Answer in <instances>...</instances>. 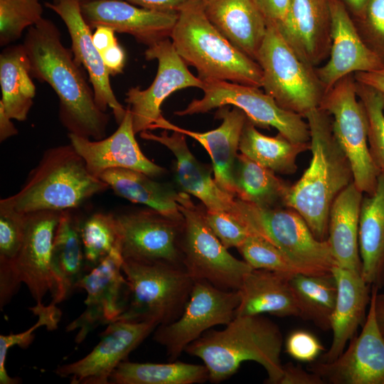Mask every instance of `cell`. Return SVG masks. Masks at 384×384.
<instances>
[{
  "label": "cell",
  "mask_w": 384,
  "mask_h": 384,
  "mask_svg": "<svg viewBox=\"0 0 384 384\" xmlns=\"http://www.w3.org/2000/svg\"><path fill=\"white\" fill-rule=\"evenodd\" d=\"M331 272L336 279L337 294L331 318L332 341L328 351L320 359L324 362L336 359L356 335L358 327L363 326L371 292V286L360 272L338 265Z\"/></svg>",
  "instance_id": "cell-26"
},
{
  "label": "cell",
  "mask_w": 384,
  "mask_h": 384,
  "mask_svg": "<svg viewBox=\"0 0 384 384\" xmlns=\"http://www.w3.org/2000/svg\"><path fill=\"white\" fill-rule=\"evenodd\" d=\"M361 275L370 286H378L384 270V173H380L372 194H364L359 220Z\"/></svg>",
  "instance_id": "cell-32"
},
{
  "label": "cell",
  "mask_w": 384,
  "mask_h": 384,
  "mask_svg": "<svg viewBox=\"0 0 384 384\" xmlns=\"http://www.w3.org/2000/svg\"><path fill=\"white\" fill-rule=\"evenodd\" d=\"M142 139L158 142L176 157V180L183 192L199 199L206 210L230 211L235 197L224 191L212 177L211 169L200 162L190 151L186 135L178 131L159 134L144 131Z\"/></svg>",
  "instance_id": "cell-25"
},
{
  "label": "cell",
  "mask_w": 384,
  "mask_h": 384,
  "mask_svg": "<svg viewBox=\"0 0 384 384\" xmlns=\"http://www.w3.org/2000/svg\"><path fill=\"white\" fill-rule=\"evenodd\" d=\"M379 287L371 286L366 320L358 336L334 361H316L309 370L331 384H384V337L375 312V298Z\"/></svg>",
  "instance_id": "cell-14"
},
{
  "label": "cell",
  "mask_w": 384,
  "mask_h": 384,
  "mask_svg": "<svg viewBox=\"0 0 384 384\" xmlns=\"http://www.w3.org/2000/svg\"><path fill=\"white\" fill-rule=\"evenodd\" d=\"M0 85V103L8 116L18 121L26 120L33 105L36 86L23 43L9 46L1 53Z\"/></svg>",
  "instance_id": "cell-33"
},
{
  "label": "cell",
  "mask_w": 384,
  "mask_h": 384,
  "mask_svg": "<svg viewBox=\"0 0 384 384\" xmlns=\"http://www.w3.org/2000/svg\"><path fill=\"white\" fill-rule=\"evenodd\" d=\"M208 380L205 365L169 361L168 363L124 361L112 373V384H194Z\"/></svg>",
  "instance_id": "cell-36"
},
{
  "label": "cell",
  "mask_w": 384,
  "mask_h": 384,
  "mask_svg": "<svg viewBox=\"0 0 384 384\" xmlns=\"http://www.w3.org/2000/svg\"><path fill=\"white\" fill-rule=\"evenodd\" d=\"M58 0H53V2H57Z\"/></svg>",
  "instance_id": "cell-57"
},
{
  "label": "cell",
  "mask_w": 384,
  "mask_h": 384,
  "mask_svg": "<svg viewBox=\"0 0 384 384\" xmlns=\"http://www.w3.org/2000/svg\"><path fill=\"white\" fill-rule=\"evenodd\" d=\"M144 9L178 13L187 0H124Z\"/></svg>",
  "instance_id": "cell-50"
},
{
  "label": "cell",
  "mask_w": 384,
  "mask_h": 384,
  "mask_svg": "<svg viewBox=\"0 0 384 384\" xmlns=\"http://www.w3.org/2000/svg\"><path fill=\"white\" fill-rule=\"evenodd\" d=\"M26 214L0 206V307L7 304L20 284L16 260L23 242Z\"/></svg>",
  "instance_id": "cell-38"
},
{
  "label": "cell",
  "mask_w": 384,
  "mask_h": 384,
  "mask_svg": "<svg viewBox=\"0 0 384 384\" xmlns=\"http://www.w3.org/2000/svg\"><path fill=\"white\" fill-rule=\"evenodd\" d=\"M319 107L331 117L334 135L350 161L354 183L363 194H372L380 172L370 153L366 117L356 95L353 74L327 91Z\"/></svg>",
  "instance_id": "cell-11"
},
{
  "label": "cell",
  "mask_w": 384,
  "mask_h": 384,
  "mask_svg": "<svg viewBox=\"0 0 384 384\" xmlns=\"http://www.w3.org/2000/svg\"><path fill=\"white\" fill-rule=\"evenodd\" d=\"M238 250L252 269L290 275L301 273L276 246L256 234L251 233Z\"/></svg>",
  "instance_id": "cell-42"
},
{
  "label": "cell",
  "mask_w": 384,
  "mask_h": 384,
  "mask_svg": "<svg viewBox=\"0 0 384 384\" xmlns=\"http://www.w3.org/2000/svg\"><path fill=\"white\" fill-rule=\"evenodd\" d=\"M251 232L276 246L302 274H331L336 265L327 240L315 238L302 217L287 207L261 208L235 198L230 210Z\"/></svg>",
  "instance_id": "cell-6"
},
{
  "label": "cell",
  "mask_w": 384,
  "mask_h": 384,
  "mask_svg": "<svg viewBox=\"0 0 384 384\" xmlns=\"http://www.w3.org/2000/svg\"><path fill=\"white\" fill-rule=\"evenodd\" d=\"M6 114L3 105L0 103V142L18 134V130Z\"/></svg>",
  "instance_id": "cell-53"
},
{
  "label": "cell",
  "mask_w": 384,
  "mask_h": 384,
  "mask_svg": "<svg viewBox=\"0 0 384 384\" xmlns=\"http://www.w3.org/2000/svg\"><path fill=\"white\" fill-rule=\"evenodd\" d=\"M147 60H156V77L149 87H131L125 102L132 114L135 134L152 129L162 117L161 106L174 92L188 88L202 89L203 82L193 75L176 52L171 39L166 38L150 46L144 52Z\"/></svg>",
  "instance_id": "cell-13"
},
{
  "label": "cell",
  "mask_w": 384,
  "mask_h": 384,
  "mask_svg": "<svg viewBox=\"0 0 384 384\" xmlns=\"http://www.w3.org/2000/svg\"><path fill=\"white\" fill-rule=\"evenodd\" d=\"M344 5L348 6L352 11L354 18L361 17L366 8L368 0H342Z\"/></svg>",
  "instance_id": "cell-55"
},
{
  "label": "cell",
  "mask_w": 384,
  "mask_h": 384,
  "mask_svg": "<svg viewBox=\"0 0 384 384\" xmlns=\"http://www.w3.org/2000/svg\"><path fill=\"white\" fill-rule=\"evenodd\" d=\"M267 24L278 25L285 17L289 0H255Z\"/></svg>",
  "instance_id": "cell-48"
},
{
  "label": "cell",
  "mask_w": 384,
  "mask_h": 384,
  "mask_svg": "<svg viewBox=\"0 0 384 384\" xmlns=\"http://www.w3.org/2000/svg\"><path fill=\"white\" fill-rule=\"evenodd\" d=\"M293 275V274H292ZM290 274L252 269L244 277L235 316L269 314L277 316H299L290 285Z\"/></svg>",
  "instance_id": "cell-28"
},
{
  "label": "cell",
  "mask_w": 384,
  "mask_h": 384,
  "mask_svg": "<svg viewBox=\"0 0 384 384\" xmlns=\"http://www.w3.org/2000/svg\"><path fill=\"white\" fill-rule=\"evenodd\" d=\"M129 287L126 309L117 320L166 324L179 318L194 280L183 267L164 262L124 260Z\"/></svg>",
  "instance_id": "cell-7"
},
{
  "label": "cell",
  "mask_w": 384,
  "mask_h": 384,
  "mask_svg": "<svg viewBox=\"0 0 384 384\" xmlns=\"http://www.w3.org/2000/svg\"><path fill=\"white\" fill-rule=\"evenodd\" d=\"M108 185L88 171L73 145H60L44 151L21 188L2 198L0 206L20 213L63 211L77 208Z\"/></svg>",
  "instance_id": "cell-5"
},
{
  "label": "cell",
  "mask_w": 384,
  "mask_h": 384,
  "mask_svg": "<svg viewBox=\"0 0 384 384\" xmlns=\"http://www.w3.org/2000/svg\"><path fill=\"white\" fill-rule=\"evenodd\" d=\"M206 16L235 47L256 61L267 21L255 0H201Z\"/></svg>",
  "instance_id": "cell-27"
},
{
  "label": "cell",
  "mask_w": 384,
  "mask_h": 384,
  "mask_svg": "<svg viewBox=\"0 0 384 384\" xmlns=\"http://www.w3.org/2000/svg\"><path fill=\"white\" fill-rule=\"evenodd\" d=\"M62 211L38 210L27 213L23 242L16 260L21 282L28 287L36 304L42 303L46 293L56 291L51 268L53 239Z\"/></svg>",
  "instance_id": "cell-18"
},
{
  "label": "cell",
  "mask_w": 384,
  "mask_h": 384,
  "mask_svg": "<svg viewBox=\"0 0 384 384\" xmlns=\"http://www.w3.org/2000/svg\"><path fill=\"white\" fill-rule=\"evenodd\" d=\"M51 268L55 279L56 291L50 304L56 305L65 300L87 273L80 223L70 210L62 211L53 243Z\"/></svg>",
  "instance_id": "cell-30"
},
{
  "label": "cell",
  "mask_w": 384,
  "mask_h": 384,
  "mask_svg": "<svg viewBox=\"0 0 384 384\" xmlns=\"http://www.w3.org/2000/svg\"><path fill=\"white\" fill-rule=\"evenodd\" d=\"M124 260L164 262L183 266V224L151 208L115 215Z\"/></svg>",
  "instance_id": "cell-16"
},
{
  "label": "cell",
  "mask_w": 384,
  "mask_h": 384,
  "mask_svg": "<svg viewBox=\"0 0 384 384\" xmlns=\"http://www.w3.org/2000/svg\"><path fill=\"white\" fill-rule=\"evenodd\" d=\"M45 5L65 23L72 41L74 59L88 73L97 105L104 112L107 107L111 108L119 124L127 108L119 102L112 89L110 74L93 43L91 28L82 15L81 2L79 0H58L57 2H46Z\"/></svg>",
  "instance_id": "cell-22"
},
{
  "label": "cell",
  "mask_w": 384,
  "mask_h": 384,
  "mask_svg": "<svg viewBox=\"0 0 384 384\" xmlns=\"http://www.w3.org/2000/svg\"><path fill=\"white\" fill-rule=\"evenodd\" d=\"M267 25L256 58L262 73V87L280 107L304 117L320 106L325 90L316 68L297 56L274 25Z\"/></svg>",
  "instance_id": "cell-8"
},
{
  "label": "cell",
  "mask_w": 384,
  "mask_h": 384,
  "mask_svg": "<svg viewBox=\"0 0 384 384\" xmlns=\"http://www.w3.org/2000/svg\"><path fill=\"white\" fill-rule=\"evenodd\" d=\"M242 154H238L233 181L235 198L261 208L284 207L290 184Z\"/></svg>",
  "instance_id": "cell-34"
},
{
  "label": "cell",
  "mask_w": 384,
  "mask_h": 384,
  "mask_svg": "<svg viewBox=\"0 0 384 384\" xmlns=\"http://www.w3.org/2000/svg\"><path fill=\"white\" fill-rule=\"evenodd\" d=\"M81 12L91 28L110 27L147 47L170 38L178 18V13L150 10L124 0H85Z\"/></svg>",
  "instance_id": "cell-19"
},
{
  "label": "cell",
  "mask_w": 384,
  "mask_h": 384,
  "mask_svg": "<svg viewBox=\"0 0 384 384\" xmlns=\"http://www.w3.org/2000/svg\"><path fill=\"white\" fill-rule=\"evenodd\" d=\"M130 110L127 107L116 131L100 140L68 134L70 144L83 158L88 171L98 177L111 169H127L151 177L161 176L165 169L149 159L135 139Z\"/></svg>",
  "instance_id": "cell-20"
},
{
  "label": "cell",
  "mask_w": 384,
  "mask_h": 384,
  "mask_svg": "<svg viewBox=\"0 0 384 384\" xmlns=\"http://www.w3.org/2000/svg\"><path fill=\"white\" fill-rule=\"evenodd\" d=\"M317 374L306 370L299 365L287 363L283 365V374L279 384H324Z\"/></svg>",
  "instance_id": "cell-47"
},
{
  "label": "cell",
  "mask_w": 384,
  "mask_h": 384,
  "mask_svg": "<svg viewBox=\"0 0 384 384\" xmlns=\"http://www.w3.org/2000/svg\"><path fill=\"white\" fill-rule=\"evenodd\" d=\"M379 289H384V270L383 272V274L381 275V277H380V279L379 281V283H378V286Z\"/></svg>",
  "instance_id": "cell-56"
},
{
  "label": "cell",
  "mask_w": 384,
  "mask_h": 384,
  "mask_svg": "<svg viewBox=\"0 0 384 384\" xmlns=\"http://www.w3.org/2000/svg\"><path fill=\"white\" fill-rule=\"evenodd\" d=\"M79 1H80V2H82V1H85V0H79Z\"/></svg>",
  "instance_id": "cell-58"
},
{
  "label": "cell",
  "mask_w": 384,
  "mask_h": 384,
  "mask_svg": "<svg viewBox=\"0 0 384 384\" xmlns=\"http://www.w3.org/2000/svg\"><path fill=\"white\" fill-rule=\"evenodd\" d=\"M310 132L311 159L301 178L290 186L284 207L297 211L313 235L326 240L331 206L353 181L348 159L336 139L331 116L320 107L304 116Z\"/></svg>",
  "instance_id": "cell-2"
},
{
  "label": "cell",
  "mask_w": 384,
  "mask_h": 384,
  "mask_svg": "<svg viewBox=\"0 0 384 384\" xmlns=\"http://www.w3.org/2000/svg\"><path fill=\"white\" fill-rule=\"evenodd\" d=\"M40 0H0V45L16 41L43 18Z\"/></svg>",
  "instance_id": "cell-41"
},
{
  "label": "cell",
  "mask_w": 384,
  "mask_h": 384,
  "mask_svg": "<svg viewBox=\"0 0 384 384\" xmlns=\"http://www.w3.org/2000/svg\"><path fill=\"white\" fill-rule=\"evenodd\" d=\"M30 310L38 317V321L26 331L18 334L0 335V383L16 384L21 381L18 378L10 377L5 368V362L9 349L13 346L27 348L34 338L33 331L41 326H45L48 330H55L60 320L61 311L56 305L43 303L36 304Z\"/></svg>",
  "instance_id": "cell-43"
},
{
  "label": "cell",
  "mask_w": 384,
  "mask_h": 384,
  "mask_svg": "<svg viewBox=\"0 0 384 384\" xmlns=\"http://www.w3.org/2000/svg\"><path fill=\"white\" fill-rule=\"evenodd\" d=\"M123 261L117 247L79 282L78 289L87 292L86 309L66 327L67 331L78 329L76 343L82 342L98 326L117 320L126 309L129 287L122 271Z\"/></svg>",
  "instance_id": "cell-15"
},
{
  "label": "cell",
  "mask_w": 384,
  "mask_h": 384,
  "mask_svg": "<svg viewBox=\"0 0 384 384\" xmlns=\"http://www.w3.org/2000/svg\"><path fill=\"white\" fill-rule=\"evenodd\" d=\"M309 149V142H292L279 133L275 137L262 134L248 119L239 144L241 154L260 165L282 174L295 173L298 156Z\"/></svg>",
  "instance_id": "cell-35"
},
{
  "label": "cell",
  "mask_w": 384,
  "mask_h": 384,
  "mask_svg": "<svg viewBox=\"0 0 384 384\" xmlns=\"http://www.w3.org/2000/svg\"><path fill=\"white\" fill-rule=\"evenodd\" d=\"M183 224L180 248L184 269L193 280H206L224 290H238L252 268L233 257L206 222L204 210L189 194L178 193L177 199Z\"/></svg>",
  "instance_id": "cell-9"
},
{
  "label": "cell",
  "mask_w": 384,
  "mask_h": 384,
  "mask_svg": "<svg viewBox=\"0 0 384 384\" xmlns=\"http://www.w3.org/2000/svg\"><path fill=\"white\" fill-rule=\"evenodd\" d=\"M363 195L353 181L336 197L329 213L326 240L336 265L361 274L358 237Z\"/></svg>",
  "instance_id": "cell-29"
},
{
  "label": "cell",
  "mask_w": 384,
  "mask_h": 384,
  "mask_svg": "<svg viewBox=\"0 0 384 384\" xmlns=\"http://www.w3.org/2000/svg\"><path fill=\"white\" fill-rule=\"evenodd\" d=\"M282 346V334L274 322L262 315L240 316L223 330L206 331L185 351L203 361L210 383L229 378L242 362L252 361L265 370L267 383L279 384L283 374Z\"/></svg>",
  "instance_id": "cell-3"
},
{
  "label": "cell",
  "mask_w": 384,
  "mask_h": 384,
  "mask_svg": "<svg viewBox=\"0 0 384 384\" xmlns=\"http://www.w3.org/2000/svg\"><path fill=\"white\" fill-rule=\"evenodd\" d=\"M285 351L297 361L314 362L324 350L319 340L305 330L292 331L285 341Z\"/></svg>",
  "instance_id": "cell-46"
},
{
  "label": "cell",
  "mask_w": 384,
  "mask_h": 384,
  "mask_svg": "<svg viewBox=\"0 0 384 384\" xmlns=\"http://www.w3.org/2000/svg\"><path fill=\"white\" fill-rule=\"evenodd\" d=\"M375 318L382 335L384 337V291L377 292L375 298Z\"/></svg>",
  "instance_id": "cell-54"
},
{
  "label": "cell",
  "mask_w": 384,
  "mask_h": 384,
  "mask_svg": "<svg viewBox=\"0 0 384 384\" xmlns=\"http://www.w3.org/2000/svg\"><path fill=\"white\" fill-rule=\"evenodd\" d=\"M289 282L302 319L312 322L322 331L331 330L337 287L332 273L325 275L294 274Z\"/></svg>",
  "instance_id": "cell-37"
},
{
  "label": "cell",
  "mask_w": 384,
  "mask_h": 384,
  "mask_svg": "<svg viewBox=\"0 0 384 384\" xmlns=\"http://www.w3.org/2000/svg\"><path fill=\"white\" fill-rule=\"evenodd\" d=\"M275 26L307 65L316 68L328 59L331 45L330 0H289L284 18Z\"/></svg>",
  "instance_id": "cell-23"
},
{
  "label": "cell",
  "mask_w": 384,
  "mask_h": 384,
  "mask_svg": "<svg viewBox=\"0 0 384 384\" xmlns=\"http://www.w3.org/2000/svg\"><path fill=\"white\" fill-rule=\"evenodd\" d=\"M80 233L87 272L120 247L115 215L93 213L80 223Z\"/></svg>",
  "instance_id": "cell-39"
},
{
  "label": "cell",
  "mask_w": 384,
  "mask_h": 384,
  "mask_svg": "<svg viewBox=\"0 0 384 384\" xmlns=\"http://www.w3.org/2000/svg\"><path fill=\"white\" fill-rule=\"evenodd\" d=\"M356 91L366 117L372 159L379 172L384 173V93L357 81Z\"/></svg>",
  "instance_id": "cell-40"
},
{
  "label": "cell",
  "mask_w": 384,
  "mask_h": 384,
  "mask_svg": "<svg viewBox=\"0 0 384 384\" xmlns=\"http://www.w3.org/2000/svg\"><path fill=\"white\" fill-rule=\"evenodd\" d=\"M206 223L227 248H238L251 234L249 229L231 212L204 210Z\"/></svg>",
  "instance_id": "cell-45"
},
{
  "label": "cell",
  "mask_w": 384,
  "mask_h": 384,
  "mask_svg": "<svg viewBox=\"0 0 384 384\" xmlns=\"http://www.w3.org/2000/svg\"><path fill=\"white\" fill-rule=\"evenodd\" d=\"M203 96L176 111L178 116L206 113L214 108L232 105L240 109L255 126L273 127L295 143H309L310 132L304 117L280 107L275 100L254 86L221 80L203 81Z\"/></svg>",
  "instance_id": "cell-10"
},
{
  "label": "cell",
  "mask_w": 384,
  "mask_h": 384,
  "mask_svg": "<svg viewBox=\"0 0 384 384\" xmlns=\"http://www.w3.org/2000/svg\"><path fill=\"white\" fill-rule=\"evenodd\" d=\"M107 325L91 352L75 362L59 366L55 373L69 378L72 384H107L117 366L159 326L151 321L122 319Z\"/></svg>",
  "instance_id": "cell-17"
},
{
  "label": "cell",
  "mask_w": 384,
  "mask_h": 384,
  "mask_svg": "<svg viewBox=\"0 0 384 384\" xmlns=\"http://www.w3.org/2000/svg\"><path fill=\"white\" fill-rule=\"evenodd\" d=\"M240 299L238 290H224L206 280H194L179 318L159 325L154 340L165 347L169 361H174L210 328L229 324L235 316Z\"/></svg>",
  "instance_id": "cell-12"
},
{
  "label": "cell",
  "mask_w": 384,
  "mask_h": 384,
  "mask_svg": "<svg viewBox=\"0 0 384 384\" xmlns=\"http://www.w3.org/2000/svg\"><path fill=\"white\" fill-rule=\"evenodd\" d=\"M99 178L118 196L145 205L174 221L183 223L177 202L178 193L169 185L156 181L144 173L127 169H108Z\"/></svg>",
  "instance_id": "cell-31"
},
{
  "label": "cell",
  "mask_w": 384,
  "mask_h": 384,
  "mask_svg": "<svg viewBox=\"0 0 384 384\" xmlns=\"http://www.w3.org/2000/svg\"><path fill=\"white\" fill-rule=\"evenodd\" d=\"M100 54L110 75H115L122 73L125 64V53L118 43Z\"/></svg>",
  "instance_id": "cell-49"
},
{
  "label": "cell",
  "mask_w": 384,
  "mask_h": 384,
  "mask_svg": "<svg viewBox=\"0 0 384 384\" xmlns=\"http://www.w3.org/2000/svg\"><path fill=\"white\" fill-rule=\"evenodd\" d=\"M215 117L222 119L221 124L205 132L183 129L169 122L163 116L153 126L152 129L159 128L178 131L199 142L211 159L217 184L235 198L233 171L240 137L247 117L244 112L234 106L232 109L228 106L219 107Z\"/></svg>",
  "instance_id": "cell-24"
},
{
  "label": "cell",
  "mask_w": 384,
  "mask_h": 384,
  "mask_svg": "<svg viewBox=\"0 0 384 384\" xmlns=\"http://www.w3.org/2000/svg\"><path fill=\"white\" fill-rule=\"evenodd\" d=\"M31 76L47 82L59 100V119L68 134L100 140L110 115L97 105L79 65L63 44L55 23L42 18L28 28L23 43Z\"/></svg>",
  "instance_id": "cell-1"
},
{
  "label": "cell",
  "mask_w": 384,
  "mask_h": 384,
  "mask_svg": "<svg viewBox=\"0 0 384 384\" xmlns=\"http://www.w3.org/2000/svg\"><path fill=\"white\" fill-rule=\"evenodd\" d=\"M170 39L203 81L221 80L262 87L257 61L231 44L210 23L201 0H187L178 12Z\"/></svg>",
  "instance_id": "cell-4"
},
{
  "label": "cell",
  "mask_w": 384,
  "mask_h": 384,
  "mask_svg": "<svg viewBox=\"0 0 384 384\" xmlns=\"http://www.w3.org/2000/svg\"><path fill=\"white\" fill-rule=\"evenodd\" d=\"M353 19L364 43L384 65V0H368L363 14Z\"/></svg>",
  "instance_id": "cell-44"
},
{
  "label": "cell",
  "mask_w": 384,
  "mask_h": 384,
  "mask_svg": "<svg viewBox=\"0 0 384 384\" xmlns=\"http://www.w3.org/2000/svg\"><path fill=\"white\" fill-rule=\"evenodd\" d=\"M353 76L356 81L384 93V68L368 72L356 73Z\"/></svg>",
  "instance_id": "cell-51"
},
{
  "label": "cell",
  "mask_w": 384,
  "mask_h": 384,
  "mask_svg": "<svg viewBox=\"0 0 384 384\" xmlns=\"http://www.w3.org/2000/svg\"><path fill=\"white\" fill-rule=\"evenodd\" d=\"M115 31L107 26H98L95 28L92 34V41L100 53L118 43L114 36Z\"/></svg>",
  "instance_id": "cell-52"
},
{
  "label": "cell",
  "mask_w": 384,
  "mask_h": 384,
  "mask_svg": "<svg viewBox=\"0 0 384 384\" xmlns=\"http://www.w3.org/2000/svg\"><path fill=\"white\" fill-rule=\"evenodd\" d=\"M331 45L328 60L315 68L325 90L346 75L384 68L360 36L352 16L341 0H330Z\"/></svg>",
  "instance_id": "cell-21"
}]
</instances>
